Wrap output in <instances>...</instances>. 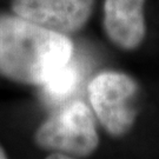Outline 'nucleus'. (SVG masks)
<instances>
[{
    "instance_id": "obj_1",
    "label": "nucleus",
    "mask_w": 159,
    "mask_h": 159,
    "mask_svg": "<svg viewBox=\"0 0 159 159\" xmlns=\"http://www.w3.org/2000/svg\"><path fill=\"white\" fill-rule=\"evenodd\" d=\"M73 45L65 34L20 17H0V74L10 80L43 85L67 64Z\"/></svg>"
},
{
    "instance_id": "obj_2",
    "label": "nucleus",
    "mask_w": 159,
    "mask_h": 159,
    "mask_svg": "<svg viewBox=\"0 0 159 159\" xmlns=\"http://www.w3.org/2000/svg\"><path fill=\"white\" fill-rule=\"evenodd\" d=\"M34 140L44 150L73 157H86L98 146L91 110L83 102H70L38 127Z\"/></svg>"
},
{
    "instance_id": "obj_3",
    "label": "nucleus",
    "mask_w": 159,
    "mask_h": 159,
    "mask_svg": "<svg viewBox=\"0 0 159 159\" xmlns=\"http://www.w3.org/2000/svg\"><path fill=\"white\" fill-rule=\"evenodd\" d=\"M137 93L136 80L121 72H102L90 83V102L98 120L111 136H123L132 129L137 116Z\"/></svg>"
},
{
    "instance_id": "obj_4",
    "label": "nucleus",
    "mask_w": 159,
    "mask_h": 159,
    "mask_svg": "<svg viewBox=\"0 0 159 159\" xmlns=\"http://www.w3.org/2000/svg\"><path fill=\"white\" fill-rule=\"evenodd\" d=\"M94 0H12L18 17L57 33L79 31L91 17Z\"/></svg>"
},
{
    "instance_id": "obj_5",
    "label": "nucleus",
    "mask_w": 159,
    "mask_h": 159,
    "mask_svg": "<svg viewBox=\"0 0 159 159\" xmlns=\"http://www.w3.org/2000/svg\"><path fill=\"white\" fill-rule=\"evenodd\" d=\"M145 0H105L104 29L108 39L125 51L142 45L146 35Z\"/></svg>"
},
{
    "instance_id": "obj_6",
    "label": "nucleus",
    "mask_w": 159,
    "mask_h": 159,
    "mask_svg": "<svg viewBox=\"0 0 159 159\" xmlns=\"http://www.w3.org/2000/svg\"><path fill=\"white\" fill-rule=\"evenodd\" d=\"M79 83L80 70L71 58V60L56 71L43 86L48 99L59 102L71 96L78 89Z\"/></svg>"
},
{
    "instance_id": "obj_7",
    "label": "nucleus",
    "mask_w": 159,
    "mask_h": 159,
    "mask_svg": "<svg viewBox=\"0 0 159 159\" xmlns=\"http://www.w3.org/2000/svg\"><path fill=\"white\" fill-rule=\"evenodd\" d=\"M47 158L50 159H53V158H57V159H61V158H65V159H67V158H71L68 154L66 153H61V152H54V153H52V154H48L47 156Z\"/></svg>"
},
{
    "instance_id": "obj_8",
    "label": "nucleus",
    "mask_w": 159,
    "mask_h": 159,
    "mask_svg": "<svg viewBox=\"0 0 159 159\" xmlns=\"http://www.w3.org/2000/svg\"><path fill=\"white\" fill-rule=\"evenodd\" d=\"M5 158H7V156H6L5 151L2 150V148L0 146V159H5Z\"/></svg>"
}]
</instances>
